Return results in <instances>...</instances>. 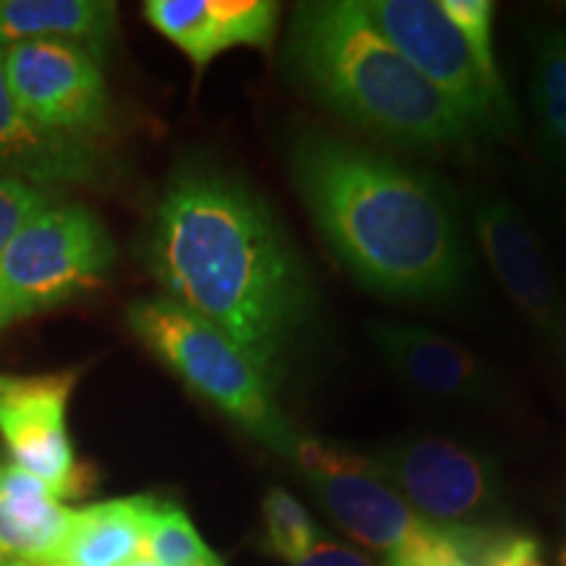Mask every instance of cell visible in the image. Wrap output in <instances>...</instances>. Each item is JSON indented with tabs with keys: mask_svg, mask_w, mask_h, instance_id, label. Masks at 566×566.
Returning a JSON list of instances; mask_svg holds the SVG:
<instances>
[{
	"mask_svg": "<svg viewBox=\"0 0 566 566\" xmlns=\"http://www.w3.org/2000/svg\"><path fill=\"white\" fill-rule=\"evenodd\" d=\"M51 205V197L42 187L21 181L17 176L0 171V254L13 242V237L24 229L34 212Z\"/></svg>",
	"mask_w": 566,
	"mask_h": 566,
	"instance_id": "23",
	"label": "cell"
},
{
	"mask_svg": "<svg viewBox=\"0 0 566 566\" xmlns=\"http://www.w3.org/2000/svg\"><path fill=\"white\" fill-rule=\"evenodd\" d=\"M9 323H13V315H11L9 300H6V294H3V286H0V328H6Z\"/></svg>",
	"mask_w": 566,
	"mask_h": 566,
	"instance_id": "25",
	"label": "cell"
},
{
	"mask_svg": "<svg viewBox=\"0 0 566 566\" xmlns=\"http://www.w3.org/2000/svg\"><path fill=\"white\" fill-rule=\"evenodd\" d=\"M472 226L501 286L566 363V300L525 218L501 197H480Z\"/></svg>",
	"mask_w": 566,
	"mask_h": 566,
	"instance_id": "11",
	"label": "cell"
},
{
	"mask_svg": "<svg viewBox=\"0 0 566 566\" xmlns=\"http://www.w3.org/2000/svg\"><path fill=\"white\" fill-rule=\"evenodd\" d=\"M158 509L153 495H132L74 512L59 562L69 566H126L145 548V535Z\"/></svg>",
	"mask_w": 566,
	"mask_h": 566,
	"instance_id": "17",
	"label": "cell"
},
{
	"mask_svg": "<svg viewBox=\"0 0 566 566\" xmlns=\"http://www.w3.org/2000/svg\"><path fill=\"white\" fill-rule=\"evenodd\" d=\"M163 296L200 315L279 378L313 313V289L271 205L208 166L168 181L147 237Z\"/></svg>",
	"mask_w": 566,
	"mask_h": 566,
	"instance_id": "1",
	"label": "cell"
},
{
	"mask_svg": "<svg viewBox=\"0 0 566 566\" xmlns=\"http://www.w3.org/2000/svg\"><path fill=\"white\" fill-rule=\"evenodd\" d=\"M132 334L231 422L275 454H294L300 436L273 399V384L242 346L168 296H139L126 307Z\"/></svg>",
	"mask_w": 566,
	"mask_h": 566,
	"instance_id": "4",
	"label": "cell"
},
{
	"mask_svg": "<svg viewBox=\"0 0 566 566\" xmlns=\"http://www.w3.org/2000/svg\"><path fill=\"white\" fill-rule=\"evenodd\" d=\"M11 562H13V558H9V556L0 554V566H11Z\"/></svg>",
	"mask_w": 566,
	"mask_h": 566,
	"instance_id": "28",
	"label": "cell"
},
{
	"mask_svg": "<svg viewBox=\"0 0 566 566\" xmlns=\"http://www.w3.org/2000/svg\"><path fill=\"white\" fill-rule=\"evenodd\" d=\"M533 105L543 145L566 168V32H543L537 38Z\"/></svg>",
	"mask_w": 566,
	"mask_h": 566,
	"instance_id": "18",
	"label": "cell"
},
{
	"mask_svg": "<svg viewBox=\"0 0 566 566\" xmlns=\"http://www.w3.org/2000/svg\"><path fill=\"white\" fill-rule=\"evenodd\" d=\"M441 566H470V564H464L462 558H457V562H449V564H441Z\"/></svg>",
	"mask_w": 566,
	"mask_h": 566,
	"instance_id": "29",
	"label": "cell"
},
{
	"mask_svg": "<svg viewBox=\"0 0 566 566\" xmlns=\"http://www.w3.org/2000/svg\"><path fill=\"white\" fill-rule=\"evenodd\" d=\"M289 174L325 244L363 286L424 302L464 292L470 244L436 179L323 132L292 139Z\"/></svg>",
	"mask_w": 566,
	"mask_h": 566,
	"instance_id": "2",
	"label": "cell"
},
{
	"mask_svg": "<svg viewBox=\"0 0 566 566\" xmlns=\"http://www.w3.org/2000/svg\"><path fill=\"white\" fill-rule=\"evenodd\" d=\"M116 263V244L82 205H48L34 212L0 254V286L13 321L59 307L90 292Z\"/></svg>",
	"mask_w": 566,
	"mask_h": 566,
	"instance_id": "5",
	"label": "cell"
},
{
	"mask_svg": "<svg viewBox=\"0 0 566 566\" xmlns=\"http://www.w3.org/2000/svg\"><path fill=\"white\" fill-rule=\"evenodd\" d=\"M116 3L103 0H0V48L55 40L103 61L116 38Z\"/></svg>",
	"mask_w": 566,
	"mask_h": 566,
	"instance_id": "16",
	"label": "cell"
},
{
	"mask_svg": "<svg viewBox=\"0 0 566 566\" xmlns=\"http://www.w3.org/2000/svg\"><path fill=\"white\" fill-rule=\"evenodd\" d=\"M71 525L74 509L63 506L30 472L0 462V554L13 562H53Z\"/></svg>",
	"mask_w": 566,
	"mask_h": 566,
	"instance_id": "15",
	"label": "cell"
},
{
	"mask_svg": "<svg viewBox=\"0 0 566 566\" xmlns=\"http://www.w3.org/2000/svg\"><path fill=\"white\" fill-rule=\"evenodd\" d=\"M6 82L40 129L87 139L105 124L108 90L101 61L71 42L32 40L3 48Z\"/></svg>",
	"mask_w": 566,
	"mask_h": 566,
	"instance_id": "10",
	"label": "cell"
},
{
	"mask_svg": "<svg viewBox=\"0 0 566 566\" xmlns=\"http://www.w3.org/2000/svg\"><path fill=\"white\" fill-rule=\"evenodd\" d=\"M558 564L566 566V543H564V548H562V556H558Z\"/></svg>",
	"mask_w": 566,
	"mask_h": 566,
	"instance_id": "30",
	"label": "cell"
},
{
	"mask_svg": "<svg viewBox=\"0 0 566 566\" xmlns=\"http://www.w3.org/2000/svg\"><path fill=\"white\" fill-rule=\"evenodd\" d=\"M126 566H160V564H155L150 556H145V554H139L137 558H134V562H129Z\"/></svg>",
	"mask_w": 566,
	"mask_h": 566,
	"instance_id": "27",
	"label": "cell"
},
{
	"mask_svg": "<svg viewBox=\"0 0 566 566\" xmlns=\"http://www.w3.org/2000/svg\"><path fill=\"white\" fill-rule=\"evenodd\" d=\"M373 344L391 370L417 391L443 399H493V375L480 359L451 338L420 325L380 323L367 325Z\"/></svg>",
	"mask_w": 566,
	"mask_h": 566,
	"instance_id": "13",
	"label": "cell"
},
{
	"mask_svg": "<svg viewBox=\"0 0 566 566\" xmlns=\"http://www.w3.org/2000/svg\"><path fill=\"white\" fill-rule=\"evenodd\" d=\"M0 168L3 174L30 181L34 187L92 184L103 176L101 153L87 139L40 129L19 108L6 82L3 48H0Z\"/></svg>",
	"mask_w": 566,
	"mask_h": 566,
	"instance_id": "14",
	"label": "cell"
},
{
	"mask_svg": "<svg viewBox=\"0 0 566 566\" xmlns=\"http://www.w3.org/2000/svg\"><path fill=\"white\" fill-rule=\"evenodd\" d=\"M11 566H69V564L53 558V562H11Z\"/></svg>",
	"mask_w": 566,
	"mask_h": 566,
	"instance_id": "26",
	"label": "cell"
},
{
	"mask_svg": "<svg viewBox=\"0 0 566 566\" xmlns=\"http://www.w3.org/2000/svg\"><path fill=\"white\" fill-rule=\"evenodd\" d=\"M292 459L317 504L352 541L375 554L394 558L436 535L438 525L415 514L367 457L300 436Z\"/></svg>",
	"mask_w": 566,
	"mask_h": 566,
	"instance_id": "8",
	"label": "cell"
},
{
	"mask_svg": "<svg viewBox=\"0 0 566 566\" xmlns=\"http://www.w3.org/2000/svg\"><path fill=\"white\" fill-rule=\"evenodd\" d=\"M80 367L55 373H0V438L11 462L48 485L55 499L90 491V470L74 454L66 412Z\"/></svg>",
	"mask_w": 566,
	"mask_h": 566,
	"instance_id": "9",
	"label": "cell"
},
{
	"mask_svg": "<svg viewBox=\"0 0 566 566\" xmlns=\"http://www.w3.org/2000/svg\"><path fill=\"white\" fill-rule=\"evenodd\" d=\"M286 63L317 103L378 139L412 150H454L475 134L354 0L296 6Z\"/></svg>",
	"mask_w": 566,
	"mask_h": 566,
	"instance_id": "3",
	"label": "cell"
},
{
	"mask_svg": "<svg viewBox=\"0 0 566 566\" xmlns=\"http://www.w3.org/2000/svg\"><path fill=\"white\" fill-rule=\"evenodd\" d=\"M367 17L454 108L472 132H509L516 126L512 101L488 87L464 34L430 0H373Z\"/></svg>",
	"mask_w": 566,
	"mask_h": 566,
	"instance_id": "7",
	"label": "cell"
},
{
	"mask_svg": "<svg viewBox=\"0 0 566 566\" xmlns=\"http://www.w3.org/2000/svg\"><path fill=\"white\" fill-rule=\"evenodd\" d=\"M142 554L160 566H223L216 551L208 548L184 509L171 501H158Z\"/></svg>",
	"mask_w": 566,
	"mask_h": 566,
	"instance_id": "20",
	"label": "cell"
},
{
	"mask_svg": "<svg viewBox=\"0 0 566 566\" xmlns=\"http://www.w3.org/2000/svg\"><path fill=\"white\" fill-rule=\"evenodd\" d=\"M263 548L275 558L296 564L321 543V527L300 501L283 488H271L263 499Z\"/></svg>",
	"mask_w": 566,
	"mask_h": 566,
	"instance_id": "21",
	"label": "cell"
},
{
	"mask_svg": "<svg viewBox=\"0 0 566 566\" xmlns=\"http://www.w3.org/2000/svg\"><path fill=\"white\" fill-rule=\"evenodd\" d=\"M367 459L415 514L433 525H504L501 472L485 451L441 436H401Z\"/></svg>",
	"mask_w": 566,
	"mask_h": 566,
	"instance_id": "6",
	"label": "cell"
},
{
	"mask_svg": "<svg viewBox=\"0 0 566 566\" xmlns=\"http://www.w3.org/2000/svg\"><path fill=\"white\" fill-rule=\"evenodd\" d=\"M145 19L197 69H205L229 48L271 45L279 6L273 0H150Z\"/></svg>",
	"mask_w": 566,
	"mask_h": 566,
	"instance_id": "12",
	"label": "cell"
},
{
	"mask_svg": "<svg viewBox=\"0 0 566 566\" xmlns=\"http://www.w3.org/2000/svg\"><path fill=\"white\" fill-rule=\"evenodd\" d=\"M292 566H373L359 551H352L338 543H317L307 556H302L300 562Z\"/></svg>",
	"mask_w": 566,
	"mask_h": 566,
	"instance_id": "24",
	"label": "cell"
},
{
	"mask_svg": "<svg viewBox=\"0 0 566 566\" xmlns=\"http://www.w3.org/2000/svg\"><path fill=\"white\" fill-rule=\"evenodd\" d=\"M446 537L470 566H546L535 535L504 525L446 527Z\"/></svg>",
	"mask_w": 566,
	"mask_h": 566,
	"instance_id": "19",
	"label": "cell"
},
{
	"mask_svg": "<svg viewBox=\"0 0 566 566\" xmlns=\"http://www.w3.org/2000/svg\"><path fill=\"white\" fill-rule=\"evenodd\" d=\"M441 9L446 17L457 24V30L464 34L467 45H470L472 55H475L478 69L483 71L488 87H491L499 97H506V87L501 82L499 66H495L493 55V3L488 0H443Z\"/></svg>",
	"mask_w": 566,
	"mask_h": 566,
	"instance_id": "22",
	"label": "cell"
}]
</instances>
